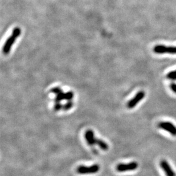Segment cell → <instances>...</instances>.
<instances>
[{"mask_svg": "<svg viewBox=\"0 0 176 176\" xmlns=\"http://www.w3.org/2000/svg\"><path fill=\"white\" fill-rule=\"evenodd\" d=\"M21 34V29L19 27H16L13 29L11 34L7 39L3 46L2 52L4 55H7L10 52L11 47L15 42L17 38L19 37Z\"/></svg>", "mask_w": 176, "mask_h": 176, "instance_id": "1", "label": "cell"}, {"mask_svg": "<svg viewBox=\"0 0 176 176\" xmlns=\"http://www.w3.org/2000/svg\"><path fill=\"white\" fill-rule=\"evenodd\" d=\"M100 169V167L98 165L95 164L92 166L86 167L81 165L78 167L77 172L81 175H86V174H94L97 172Z\"/></svg>", "mask_w": 176, "mask_h": 176, "instance_id": "2", "label": "cell"}, {"mask_svg": "<svg viewBox=\"0 0 176 176\" xmlns=\"http://www.w3.org/2000/svg\"><path fill=\"white\" fill-rule=\"evenodd\" d=\"M153 51L157 54L169 53L176 54V47L165 46L164 45H157L153 48Z\"/></svg>", "mask_w": 176, "mask_h": 176, "instance_id": "3", "label": "cell"}, {"mask_svg": "<svg viewBox=\"0 0 176 176\" xmlns=\"http://www.w3.org/2000/svg\"><path fill=\"white\" fill-rule=\"evenodd\" d=\"M145 93L143 91H139L136 95L130 100L127 103V107L129 109H132L135 107L145 97Z\"/></svg>", "mask_w": 176, "mask_h": 176, "instance_id": "4", "label": "cell"}, {"mask_svg": "<svg viewBox=\"0 0 176 176\" xmlns=\"http://www.w3.org/2000/svg\"><path fill=\"white\" fill-rule=\"evenodd\" d=\"M138 168V164L136 162H131L128 164H120L117 165L116 170L119 172L134 171Z\"/></svg>", "mask_w": 176, "mask_h": 176, "instance_id": "5", "label": "cell"}, {"mask_svg": "<svg viewBox=\"0 0 176 176\" xmlns=\"http://www.w3.org/2000/svg\"><path fill=\"white\" fill-rule=\"evenodd\" d=\"M158 126L160 128L169 132L173 136H176V127L172 123L169 122H161L159 124Z\"/></svg>", "mask_w": 176, "mask_h": 176, "instance_id": "6", "label": "cell"}, {"mask_svg": "<svg viewBox=\"0 0 176 176\" xmlns=\"http://www.w3.org/2000/svg\"><path fill=\"white\" fill-rule=\"evenodd\" d=\"M160 166L164 171L167 176H176V174L173 170L172 169L171 165L165 160H163L160 162Z\"/></svg>", "mask_w": 176, "mask_h": 176, "instance_id": "7", "label": "cell"}, {"mask_svg": "<svg viewBox=\"0 0 176 176\" xmlns=\"http://www.w3.org/2000/svg\"><path fill=\"white\" fill-rule=\"evenodd\" d=\"M85 137L89 145L93 146V145L96 144V138H95L94 133L92 130H88L86 131V132H85Z\"/></svg>", "mask_w": 176, "mask_h": 176, "instance_id": "8", "label": "cell"}, {"mask_svg": "<svg viewBox=\"0 0 176 176\" xmlns=\"http://www.w3.org/2000/svg\"><path fill=\"white\" fill-rule=\"evenodd\" d=\"M96 144H97L104 151H107L109 149L108 145L101 139L96 138Z\"/></svg>", "mask_w": 176, "mask_h": 176, "instance_id": "9", "label": "cell"}, {"mask_svg": "<svg viewBox=\"0 0 176 176\" xmlns=\"http://www.w3.org/2000/svg\"><path fill=\"white\" fill-rule=\"evenodd\" d=\"M64 100V92L63 91L57 95H56V97L54 99L55 103H60L62 100Z\"/></svg>", "mask_w": 176, "mask_h": 176, "instance_id": "10", "label": "cell"}, {"mask_svg": "<svg viewBox=\"0 0 176 176\" xmlns=\"http://www.w3.org/2000/svg\"><path fill=\"white\" fill-rule=\"evenodd\" d=\"M74 93L72 91H69L67 92L64 93V100L67 101L72 100V99L74 98Z\"/></svg>", "mask_w": 176, "mask_h": 176, "instance_id": "11", "label": "cell"}, {"mask_svg": "<svg viewBox=\"0 0 176 176\" xmlns=\"http://www.w3.org/2000/svg\"><path fill=\"white\" fill-rule=\"evenodd\" d=\"M73 105H74V103L70 100V101H68L66 104H64L63 105V110L64 111H68L69 109H70L73 107Z\"/></svg>", "mask_w": 176, "mask_h": 176, "instance_id": "12", "label": "cell"}, {"mask_svg": "<svg viewBox=\"0 0 176 176\" xmlns=\"http://www.w3.org/2000/svg\"><path fill=\"white\" fill-rule=\"evenodd\" d=\"M167 78L168 79L172 80V81H176V70L171 71L167 75Z\"/></svg>", "mask_w": 176, "mask_h": 176, "instance_id": "13", "label": "cell"}, {"mask_svg": "<svg viewBox=\"0 0 176 176\" xmlns=\"http://www.w3.org/2000/svg\"><path fill=\"white\" fill-rule=\"evenodd\" d=\"M63 91V90L60 88V87H54V88L51 89L50 90V92L52 93H54L55 95H57L60 92H62Z\"/></svg>", "mask_w": 176, "mask_h": 176, "instance_id": "14", "label": "cell"}, {"mask_svg": "<svg viewBox=\"0 0 176 176\" xmlns=\"http://www.w3.org/2000/svg\"><path fill=\"white\" fill-rule=\"evenodd\" d=\"M63 109V105L61 104L60 103H55L54 109L55 111H59L60 109Z\"/></svg>", "mask_w": 176, "mask_h": 176, "instance_id": "15", "label": "cell"}, {"mask_svg": "<svg viewBox=\"0 0 176 176\" xmlns=\"http://www.w3.org/2000/svg\"><path fill=\"white\" fill-rule=\"evenodd\" d=\"M170 87L171 89L176 93V83H172L170 85Z\"/></svg>", "mask_w": 176, "mask_h": 176, "instance_id": "16", "label": "cell"}, {"mask_svg": "<svg viewBox=\"0 0 176 176\" xmlns=\"http://www.w3.org/2000/svg\"><path fill=\"white\" fill-rule=\"evenodd\" d=\"M92 152H93V153H94L95 155H97V154H98V152H97V150L96 149H95V148H93V149H92Z\"/></svg>", "mask_w": 176, "mask_h": 176, "instance_id": "17", "label": "cell"}]
</instances>
